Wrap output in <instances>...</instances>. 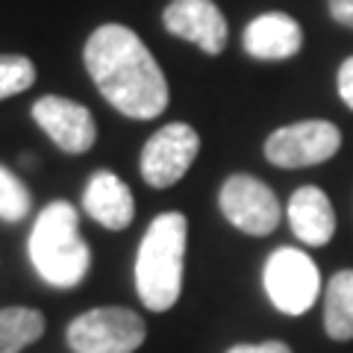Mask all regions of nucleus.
Returning a JSON list of instances; mask_svg holds the SVG:
<instances>
[{
  "label": "nucleus",
  "instance_id": "nucleus-1",
  "mask_svg": "<svg viewBox=\"0 0 353 353\" xmlns=\"http://www.w3.org/2000/svg\"><path fill=\"white\" fill-rule=\"evenodd\" d=\"M83 62L109 106L121 115L150 121L168 106V83L148 44L124 24L97 27L85 41Z\"/></svg>",
  "mask_w": 353,
  "mask_h": 353
},
{
  "label": "nucleus",
  "instance_id": "nucleus-2",
  "mask_svg": "<svg viewBox=\"0 0 353 353\" xmlns=\"http://www.w3.org/2000/svg\"><path fill=\"white\" fill-rule=\"evenodd\" d=\"M30 262L53 289H74L92 268V250L80 239V212L53 201L39 212L30 233Z\"/></svg>",
  "mask_w": 353,
  "mask_h": 353
},
{
  "label": "nucleus",
  "instance_id": "nucleus-3",
  "mask_svg": "<svg viewBox=\"0 0 353 353\" xmlns=\"http://www.w3.org/2000/svg\"><path fill=\"white\" fill-rule=\"evenodd\" d=\"M185 236L189 221L183 212H162L150 221L136 256V292L153 312H168L183 292Z\"/></svg>",
  "mask_w": 353,
  "mask_h": 353
},
{
  "label": "nucleus",
  "instance_id": "nucleus-4",
  "mask_svg": "<svg viewBox=\"0 0 353 353\" xmlns=\"http://www.w3.org/2000/svg\"><path fill=\"white\" fill-rule=\"evenodd\" d=\"M148 327L139 312L124 306H101L77 315L68 324V347L74 353H132L141 347Z\"/></svg>",
  "mask_w": 353,
  "mask_h": 353
},
{
  "label": "nucleus",
  "instance_id": "nucleus-5",
  "mask_svg": "<svg viewBox=\"0 0 353 353\" xmlns=\"http://www.w3.org/2000/svg\"><path fill=\"white\" fill-rule=\"evenodd\" d=\"M262 283L271 303L285 315L309 312L321 292V274H318L315 262L297 248L274 250L265 262Z\"/></svg>",
  "mask_w": 353,
  "mask_h": 353
},
{
  "label": "nucleus",
  "instance_id": "nucleus-6",
  "mask_svg": "<svg viewBox=\"0 0 353 353\" xmlns=\"http://www.w3.org/2000/svg\"><path fill=\"white\" fill-rule=\"evenodd\" d=\"M218 206L236 230L248 236H268L280 224V201L268 185L250 174H233L221 185Z\"/></svg>",
  "mask_w": 353,
  "mask_h": 353
},
{
  "label": "nucleus",
  "instance_id": "nucleus-7",
  "mask_svg": "<svg viewBox=\"0 0 353 353\" xmlns=\"http://www.w3.org/2000/svg\"><path fill=\"white\" fill-rule=\"evenodd\" d=\"M341 148V132L330 121H297L274 130L265 139V159L277 168H309L333 159Z\"/></svg>",
  "mask_w": 353,
  "mask_h": 353
},
{
  "label": "nucleus",
  "instance_id": "nucleus-8",
  "mask_svg": "<svg viewBox=\"0 0 353 353\" xmlns=\"http://www.w3.org/2000/svg\"><path fill=\"white\" fill-rule=\"evenodd\" d=\"M197 150H201V139H197L194 127L180 124V121L165 124L141 148V180L153 189H168V185L180 183L189 174Z\"/></svg>",
  "mask_w": 353,
  "mask_h": 353
},
{
  "label": "nucleus",
  "instance_id": "nucleus-9",
  "mask_svg": "<svg viewBox=\"0 0 353 353\" xmlns=\"http://www.w3.org/2000/svg\"><path fill=\"white\" fill-rule=\"evenodd\" d=\"M32 121L48 132V139L65 153H88L94 148L97 127L92 112L68 97L48 94L32 103Z\"/></svg>",
  "mask_w": 353,
  "mask_h": 353
},
{
  "label": "nucleus",
  "instance_id": "nucleus-10",
  "mask_svg": "<svg viewBox=\"0 0 353 353\" xmlns=\"http://www.w3.org/2000/svg\"><path fill=\"white\" fill-rule=\"evenodd\" d=\"M162 24L171 36L197 44L209 57L227 48V18L212 0H171L162 12Z\"/></svg>",
  "mask_w": 353,
  "mask_h": 353
},
{
  "label": "nucleus",
  "instance_id": "nucleus-11",
  "mask_svg": "<svg viewBox=\"0 0 353 353\" xmlns=\"http://www.w3.org/2000/svg\"><path fill=\"white\" fill-rule=\"evenodd\" d=\"M85 215L97 221L106 230H127L136 215V201H132L130 185L112 171H94L83 192Z\"/></svg>",
  "mask_w": 353,
  "mask_h": 353
},
{
  "label": "nucleus",
  "instance_id": "nucleus-12",
  "mask_svg": "<svg viewBox=\"0 0 353 353\" xmlns=\"http://www.w3.org/2000/svg\"><path fill=\"white\" fill-rule=\"evenodd\" d=\"M303 48L301 24L285 12H265L245 27V50L253 59L280 62L297 57Z\"/></svg>",
  "mask_w": 353,
  "mask_h": 353
},
{
  "label": "nucleus",
  "instance_id": "nucleus-13",
  "mask_svg": "<svg viewBox=\"0 0 353 353\" xmlns=\"http://www.w3.org/2000/svg\"><path fill=\"white\" fill-rule=\"evenodd\" d=\"M285 215H289L292 233L309 248L327 245L336 233L333 203H330V197L318 189V185H303V189H297L292 194Z\"/></svg>",
  "mask_w": 353,
  "mask_h": 353
},
{
  "label": "nucleus",
  "instance_id": "nucleus-14",
  "mask_svg": "<svg viewBox=\"0 0 353 353\" xmlns=\"http://www.w3.org/2000/svg\"><path fill=\"white\" fill-rule=\"evenodd\" d=\"M324 327H327V336L336 341L353 339V271H339L327 283Z\"/></svg>",
  "mask_w": 353,
  "mask_h": 353
},
{
  "label": "nucleus",
  "instance_id": "nucleus-15",
  "mask_svg": "<svg viewBox=\"0 0 353 353\" xmlns=\"http://www.w3.org/2000/svg\"><path fill=\"white\" fill-rule=\"evenodd\" d=\"M44 336V315L30 306L0 309V353H21Z\"/></svg>",
  "mask_w": 353,
  "mask_h": 353
},
{
  "label": "nucleus",
  "instance_id": "nucleus-16",
  "mask_svg": "<svg viewBox=\"0 0 353 353\" xmlns=\"http://www.w3.org/2000/svg\"><path fill=\"white\" fill-rule=\"evenodd\" d=\"M32 209V197L27 192V185L18 176L0 165V218L15 224V221L27 218Z\"/></svg>",
  "mask_w": 353,
  "mask_h": 353
},
{
  "label": "nucleus",
  "instance_id": "nucleus-17",
  "mask_svg": "<svg viewBox=\"0 0 353 353\" xmlns=\"http://www.w3.org/2000/svg\"><path fill=\"white\" fill-rule=\"evenodd\" d=\"M32 83H36V65L27 57H18V53L0 57V101L27 92Z\"/></svg>",
  "mask_w": 353,
  "mask_h": 353
},
{
  "label": "nucleus",
  "instance_id": "nucleus-18",
  "mask_svg": "<svg viewBox=\"0 0 353 353\" xmlns=\"http://www.w3.org/2000/svg\"><path fill=\"white\" fill-rule=\"evenodd\" d=\"M339 94L353 109V57L341 62V68H339Z\"/></svg>",
  "mask_w": 353,
  "mask_h": 353
},
{
  "label": "nucleus",
  "instance_id": "nucleus-19",
  "mask_svg": "<svg viewBox=\"0 0 353 353\" xmlns=\"http://www.w3.org/2000/svg\"><path fill=\"white\" fill-rule=\"evenodd\" d=\"M227 353H292L285 341H262V345H236Z\"/></svg>",
  "mask_w": 353,
  "mask_h": 353
},
{
  "label": "nucleus",
  "instance_id": "nucleus-20",
  "mask_svg": "<svg viewBox=\"0 0 353 353\" xmlns=\"http://www.w3.org/2000/svg\"><path fill=\"white\" fill-rule=\"evenodd\" d=\"M330 15L353 30V0H330Z\"/></svg>",
  "mask_w": 353,
  "mask_h": 353
}]
</instances>
